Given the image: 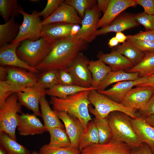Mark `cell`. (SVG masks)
I'll return each instance as SVG.
<instances>
[{
    "instance_id": "2e32d148",
    "label": "cell",
    "mask_w": 154,
    "mask_h": 154,
    "mask_svg": "<svg viewBox=\"0 0 154 154\" xmlns=\"http://www.w3.org/2000/svg\"><path fill=\"white\" fill-rule=\"evenodd\" d=\"M137 5L135 0H110L108 8L97 23V29L109 26L123 11Z\"/></svg>"
},
{
    "instance_id": "836d02e7",
    "label": "cell",
    "mask_w": 154,
    "mask_h": 154,
    "mask_svg": "<svg viewBox=\"0 0 154 154\" xmlns=\"http://www.w3.org/2000/svg\"><path fill=\"white\" fill-rule=\"evenodd\" d=\"M22 8L17 0H0V15L5 22L13 16H18Z\"/></svg>"
},
{
    "instance_id": "d4e9b609",
    "label": "cell",
    "mask_w": 154,
    "mask_h": 154,
    "mask_svg": "<svg viewBox=\"0 0 154 154\" xmlns=\"http://www.w3.org/2000/svg\"><path fill=\"white\" fill-rule=\"evenodd\" d=\"M88 68L92 76V87L96 90L102 82L112 71L108 66L99 59L90 60Z\"/></svg>"
},
{
    "instance_id": "8992f818",
    "label": "cell",
    "mask_w": 154,
    "mask_h": 154,
    "mask_svg": "<svg viewBox=\"0 0 154 154\" xmlns=\"http://www.w3.org/2000/svg\"><path fill=\"white\" fill-rule=\"evenodd\" d=\"M22 106L15 93L10 95L0 107V132H5L16 141L18 113L21 112Z\"/></svg>"
},
{
    "instance_id": "7a4b0ae2",
    "label": "cell",
    "mask_w": 154,
    "mask_h": 154,
    "mask_svg": "<svg viewBox=\"0 0 154 154\" xmlns=\"http://www.w3.org/2000/svg\"><path fill=\"white\" fill-rule=\"evenodd\" d=\"M90 91L80 92L65 99L51 97L50 102L54 110L66 111L69 115L78 118L85 129L92 120L89 111L90 104L88 95Z\"/></svg>"
},
{
    "instance_id": "bcb514c9",
    "label": "cell",
    "mask_w": 154,
    "mask_h": 154,
    "mask_svg": "<svg viewBox=\"0 0 154 154\" xmlns=\"http://www.w3.org/2000/svg\"><path fill=\"white\" fill-rule=\"evenodd\" d=\"M137 4L141 6L144 12L147 14L154 15V0H135Z\"/></svg>"
},
{
    "instance_id": "44dd1931",
    "label": "cell",
    "mask_w": 154,
    "mask_h": 154,
    "mask_svg": "<svg viewBox=\"0 0 154 154\" xmlns=\"http://www.w3.org/2000/svg\"><path fill=\"white\" fill-rule=\"evenodd\" d=\"M139 25L134 15L128 13H121L110 25L98 30L97 35H103L111 32H122Z\"/></svg>"
},
{
    "instance_id": "8fae6325",
    "label": "cell",
    "mask_w": 154,
    "mask_h": 154,
    "mask_svg": "<svg viewBox=\"0 0 154 154\" xmlns=\"http://www.w3.org/2000/svg\"><path fill=\"white\" fill-rule=\"evenodd\" d=\"M154 94L152 88L136 86L126 94L120 103L126 108L138 110L146 106Z\"/></svg>"
},
{
    "instance_id": "484cf974",
    "label": "cell",
    "mask_w": 154,
    "mask_h": 154,
    "mask_svg": "<svg viewBox=\"0 0 154 154\" xmlns=\"http://www.w3.org/2000/svg\"><path fill=\"white\" fill-rule=\"evenodd\" d=\"M13 16L7 22L0 25V46L11 43L17 36L19 31L20 23L15 21Z\"/></svg>"
},
{
    "instance_id": "30bf717a",
    "label": "cell",
    "mask_w": 154,
    "mask_h": 154,
    "mask_svg": "<svg viewBox=\"0 0 154 154\" xmlns=\"http://www.w3.org/2000/svg\"><path fill=\"white\" fill-rule=\"evenodd\" d=\"M45 90L38 83L33 86L25 88L16 93L22 106L32 111L37 116H41L39 105L41 98L46 95Z\"/></svg>"
},
{
    "instance_id": "d6a6232c",
    "label": "cell",
    "mask_w": 154,
    "mask_h": 154,
    "mask_svg": "<svg viewBox=\"0 0 154 154\" xmlns=\"http://www.w3.org/2000/svg\"><path fill=\"white\" fill-rule=\"evenodd\" d=\"M50 135L49 145L60 148H66L71 146L70 139L64 128L56 127L49 129Z\"/></svg>"
},
{
    "instance_id": "11a10c76",
    "label": "cell",
    "mask_w": 154,
    "mask_h": 154,
    "mask_svg": "<svg viewBox=\"0 0 154 154\" xmlns=\"http://www.w3.org/2000/svg\"><path fill=\"white\" fill-rule=\"evenodd\" d=\"M0 154H7L5 149L1 145H0Z\"/></svg>"
},
{
    "instance_id": "ffe728a7",
    "label": "cell",
    "mask_w": 154,
    "mask_h": 154,
    "mask_svg": "<svg viewBox=\"0 0 154 154\" xmlns=\"http://www.w3.org/2000/svg\"><path fill=\"white\" fill-rule=\"evenodd\" d=\"M147 77H140L134 81H124L116 83L107 90L97 91L112 100L120 103L126 94L134 86L144 82Z\"/></svg>"
},
{
    "instance_id": "9f6ffc18",
    "label": "cell",
    "mask_w": 154,
    "mask_h": 154,
    "mask_svg": "<svg viewBox=\"0 0 154 154\" xmlns=\"http://www.w3.org/2000/svg\"><path fill=\"white\" fill-rule=\"evenodd\" d=\"M31 154H40L39 152H38L36 151H34L31 153Z\"/></svg>"
},
{
    "instance_id": "ab89813d",
    "label": "cell",
    "mask_w": 154,
    "mask_h": 154,
    "mask_svg": "<svg viewBox=\"0 0 154 154\" xmlns=\"http://www.w3.org/2000/svg\"><path fill=\"white\" fill-rule=\"evenodd\" d=\"M59 84L78 86V84L69 68L58 70Z\"/></svg>"
},
{
    "instance_id": "7dc6e473",
    "label": "cell",
    "mask_w": 154,
    "mask_h": 154,
    "mask_svg": "<svg viewBox=\"0 0 154 154\" xmlns=\"http://www.w3.org/2000/svg\"><path fill=\"white\" fill-rule=\"evenodd\" d=\"M132 154H154L150 147L147 144L142 145L135 149H132Z\"/></svg>"
},
{
    "instance_id": "ba28073f",
    "label": "cell",
    "mask_w": 154,
    "mask_h": 154,
    "mask_svg": "<svg viewBox=\"0 0 154 154\" xmlns=\"http://www.w3.org/2000/svg\"><path fill=\"white\" fill-rule=\"evenodd\" d=\"M7 66V75L5 80L13 92L16 93L26 88L33 86L37 83L38 75L22 68Z\"/></svg>"
},
{
    "instance_id": "f1b7e54d",
    "label": "cell",
    "mask_w": 154,
    "mask_h": 154,
    "mask_svg": "<svg viewBox=\"0 0 154 154\" xmlns=\"http://www.w3.org/2000/svg\"><path fill=\"white\" fill-rule=\"evenodd\" d=\"M144 53L141 62L127 70V72L138 73L139 77H147L154 74V52Z\"/></svg>"
},
{
    "instance_id": "7bdbcfd3",
    "label": "cell",
    "mask_w": 154,
    "mask_h": 154,
    "mask_svg": "<svg viewBox=\"0 0 154 154\" xmlns=\"http://www.w3.org/2000/svg\"><path fill=\"white\" fill-rule=\"evenodd\" d=\"M127 40H143L154 41V30L141 31L136 34L129 35Z\"/></svg>"
},
{
    "instance_id": "83f0119b",
    "label": "cell",
    "mask_w": 154,
    "mask_h": 154,
    "mask_svg": "<svg viewBox=\"0 0 154 154\" xmlns=\"http://www.w3.org/2000/svg\"><path fill=\"white\" fill-rule=\"evenodd\" d=\"M139 78L138 73L125 72L123 70L112 71L100 83L97 90H104L112 84L124 81H134Z\"/></svg>"
},
{
    "instance_id": "db71d44e",
    "label": "cell",
    "mask_w": 154,
    "mask_h": 154,
    "mask_svg": "<svg viewBox=\"0 0 154 154\" xmlns=\"http://www.w3.org/2000/svg\"><path fill=\"white\" fill-rule=\"evenodd\" d=\"M118 43L117 40L115 37H114L109 40L108 44L110 47H113L117 45Z\"/></svg>"
},
{
    "instance_id": "52a82bcc",
    "label": "cell",
    "mask_w": 154,
    "mask_h": 154,
    "mask_svg": "<svg viewBox=\"0 0 154 154\" xmlns=\"http://www.w3.org/2000/svg\"><path fill=\"white\" fill-rule=\"evenodd\" d=\"M39 12L35 10L30 14L26 13L23 8L21 9L20 14L23 16V21L17 36L11 43L21 42L26 39L34 41L41 38L43 25Z\"/></svg>"
},
{
    "instance_id": "ee69618b",
    "label": "cell",
    "mask_w": 154,
    "mask_h": 154,
    "mask_svg": "<svg viewBox=\"0 0 154 154\" xmlns=\"http://www.w3.org/2000/svg\"><path fill=\"white\" fill-rule=\"evenodd\" d=\"M14 93L5 81H0V107L3 105L7 99Z\"/></svg>"
},
{
    "instance_id": "816d5d0a",
    "label": "cell",
    "mask_w": 154,
    "mask_h": 154,
    "mask_svg": "<svg viewBox=\"0 0 154 154\" xmlns=\"http://www.w3.org/2000/svg\"><path fill=\"white\" fill-rule=\"evenodd\" d=\"M115 37L119 43H123L127 39V36L125 35L122 32L116 33Z\"/></svg>"
},
{
    "instance_id": "f907efd6",
    "label": "cell",
    "mask_w": 154,
    "mask_h": 154,
    "mask_svg": "<svg viewBox=\"0 0 154 154\" xmlns=\"http://www.w3.org/2000/svg\"><path fill=\"white\" fill-rule=\"evenodd\" d=\"M7 66H0V81L6 80L7 75Z\"/></svg>"
},
{
    "instance_id": "60d3db41",
    "label": "cell",
    "mask_w": 154,
    "mask_h": 154,
    "mask_svg": "<svg viewBox=\"0 0 154 154\" xmlns=\"http://www.w3.org/2000/svg\"><path fill=\"white\" fill-rule=\"evenodd\" d=\"M63 0H48L46 6L39 15L42 17L44 20L52 14L63 2Z\"/></svg>"
},
{
    "instance_id": "681fc988",
    "label": "cell",
    "mask_w": 154,
    "mask_h": 154,
    "mask_svg": "<svg viewBox=\"0 0 154 154\" xmlns=\"http://www.w3.org/2000/svg\"><path fill=\"white\" fill-rule=\"evenodd\" d=\"M149 86L154 88V74L147 77L145 82L136 86Z\"/></svg>"
},
{
    "instance_id": "f6af8a7d",
    "label": "cell",
    "mask_w": 154,
    "mask_h": 154,
    "mask_svg": "<svg viewBox=\"0 0 154 154\" xmlns=\"http://www.w3.org/2000/svg\"><path fill=\"white\" fill-rule=\"evenodd\" d=\"M137 113L138 117H145L154 115V94L146 106L137 110Z\"/></svg>"
},
{
    "instance_id": "5b68a950",
    "label": "cell",
    "mask_w": 154,
    "mask_h": 154,
    "mask_svg": "<svg viewBox=\"0 0 154 154\" xmlns=\"http://www.w3.org/2000/svg\"><path fill=\"white\" fill-rule=\"evenodd\" d=\"M52 45V43L42 38L34 41L26 39L17 48L16 53L21 60L35 68L46 56Z\"/></svg>"
},
{
    "instance_id": "ac0fdd59",
    "label": "cell",
    "mask_w": 154,
    "mask_h": 154,
    "mask_svg": "<svg viewBox=\"0 0 154 154\" xmlns=\"http://www.w3.org/2000/svg\"><path fill=\"white\" fill-rule=\"evenodd\" d=\"M35 114L22 113L18 115L17 128L20 135L41 134L46 131L44 125Z\"/></svg>"
},
{
    "instance_id": "cb8c5ba5",
    "label": "cell",
    "mask_w": 154,
    "mask_h": 154,
    "mask_svg": "<svg viewBox=\"0 0 154 154\" xmlns=\"http://www.w3.org/2000/svg\"><path fill=\"white\" fill-rule=\"evenodd\" d=\"M39 104L41 116L43 119L44 125L46 131L54 127H58L64 129V125L60 121L57 111L51 109L45 96L41 98Z\"/></svg>"
},
{
    "instance_id": "d590c367",
    "label": "cell",
    "mask_w": 154,
    "mask_h": 154,
    "mask_svg": "<svg viewBox=\"0 0 154 154\" xmlns=\"http://www.w3.org/2000/svg\"><path fill=\"white\" fill-rule=\"evenodd\" d=\"M37 82L45 89L59 84L58 70H49L43 72L38 75Z\"/></svg>"
},
{
    "instance_id": "7402d4cb",
    "label": "cell",
    "mask_w": 154,
    "mask_h": 154,
    "mask_svg": "<svg viewBox=\"0 0 154 154\" xmlns=\"http://www.w3.org/2000/svg\"><path fill=\"white\" fill-rule=\"evenodd\" d=\"M131 121L139 140L142 143L149 145L154 154V127L141 117L135 118H131Z\"/></svg>"
},
{
    "instance_id": "7c38bea8",
    "label": "cell",
    "mask_w": 154,
    "mask_h": 154,
    "mask_svg": "<svg viewBox=\"0 0 154 154\" xmlns=\"http://www.w3.org/2000/svg\"><path fill=\"white\" fill-rule=\"evenodd\" d=\"M90 61L82 52H80L69 68L79 86L85 88L92 87V76L88 68Z\"/></svg>"
},
{
    "instance_id": "f5cc1de1",
    "label": "cell",
    "mask_w": 154,
    "mask_h": 154,
    "mask_svg": "<svg viewBox=\"0 0 154 154\" xmlns=\"http://www.w3.org/2000/svg\"><path fill=\"white\" fill-rule=\"evenodd\" d=\"M141 117L143 118L150 125L154 127V115Z\"/></svg>"
},
{
    "instance_id": "4316f807",
    "label": "cell",
    "mask_w": 154,
    "mask_h": 154,
    "mask_svg": "<svg viewBox=\"0 0 154 154\" xmlns=\"http://www.w3.org/2000/svg\"><path fill=\"white\" fill-rule=\"evenodd\" d=\"M93 89L96 90L92 87L85 88L78 86L58 84L51 88L46 89L45 94L51 97L65 99L78 92Z\"/></svg>"
},
{
    "instance_id": "6f0895ef",
    "label": "cell",
    "mask_w": 154,
    "mask_h": 154,
    "mask_svg": "<svg viewBox=\"0 0 154 154\" xmlns=\"http://www.w3.org/2000/svg\"><path fill=\"white\" fill-rule=\"evenodd\" d=\"M31 1H32V2H35L36 1H38V0H31Z\"/></svg>"
},
{
    "instance_id": "e575fe53",
    "label": "cell",
    "mask_w": 154,
    "mask_h": 154,
    "mask_svg": "<svg viewBox=\"0 0 154 154\" xmlns=\"http://www.w3.org/2000/svg\"><path fill=\"white\" fill-rule=\"evenodd\" d=\"M94 121L97 129L99 143H106L111 141L113 135L107 117L105 118H95Z\"/></svg>"
},
{
    "instance_id": "603a6c76",
    "label": "cell",
    "mask_w": 154,
    "mask_h": 154,
    "mask_svg": "<svg viewBox=\"0 0 154 154\" xmlns=\"http://www.w3.org/2000/svg\"><path fill=\"white\" fill-rule=\"evenodd\" d=\"M97 57L108 64L112 71L127 70L134 66L129 60L116 50L109 53L100 51Z\"/></svg>"
},
{
    "instance_id": "b9f144b4",
    "label": "cell",
    "mask_w": 154,
    "mask_h": 154,
    "mask_svg": "<svg viewBox=\"0 0 154 154\" xmlns=\"http://www.w3.org/2000/svg\"><path fill=\"white\" fill-rule=\"evenodd\" d=\"M129 40L139 50L143 52H154V41L143 40Z\"/></svg>"
},
{
    "instance_id": "8d00e7d4",
    "label": "cell",
    "mask_w": 154,
    "mask_h": 154,
    "mask_svg": "<svg viewBox=\"0 0 154 154\" xmlns=\"http://www.w3.org/2000/svg\"><path fill=\"white\" fill-rule=\"evenodd\" d=\"M64 2L73 7L82 19L86 11L96 5L97 1L95 0H65Z\"/></svg>"
},
{
    "instance_id": "1f68e13d",
    "label": "cell",
    "mask_w": 154,
    "mask_h": 154,
    "mask_svg": "<svg viewBox=\"0 0 154 154\" xmlns=\"http://www.w3.org/2000/svg\"><path fill=\"white\" fill-rule=\"evenodd\" d=\"M16 141L5 132H0V144L7 154H31L29 150Z\"/></svg>"
},
{
    "instance_id": "d6986e66",
    "label": "cell",
    "mask_w": 154,
    "mask_h": 154,
    "mask_svg": "<svg viewBox=\"0 0 154 154\" xmlns=\"http://www.w3.org/2000/svg\"><path fill=\"white\" fill-rule=\"evenodd\" d=\"M57 113L59 119L64 123L71 146L78 149L80 138L84 129L81 122L77 118L69 115L66 111H57Z\"/></svg>"
},
{
    "instance_id": "4fadbf2b",
    "label": "cell",
    "mask_w": 154,
    "mask_h": 154,
    "mask_svg": "<svg viewBox=\"0 0 154 154\" xmlns=\"http://www.w3.org/2000/svg\"><path fill=\"white\" fill-rule=\"evenodd\" d=\"M21 42L7 44L0 46V64L3 66H11L22 68L37 74L39 71L21 60L16 53L17 48Z\"/></svg>"
},
{
    "instance_id": "4dcf8cb0",
    "label": "cell",
    "mask_w": 154,
    "mask_h": 154,
    "mask_svg": "<svg viewBox=\"0 0 154 154\" xmlns=\"http://www.w3.org/2000/svg\"><path fill=\"white\" fill-rule=\"evenodd\" d=\"M116 50L129 60L134 66L141 62L144 55V52L139 50L128 40L119 46Z\"/></svg>"
},
{
    "instance_id": "277c9868",
    "label": "cell",
    "mask_w": 154,
    "mask_h": 154,
    "mask_svg": "<svg viewBox=\"0 0 154 154\" xmlns=\"http://www.w3.org/2000/svg\"><path fill=\"white\" fill-rule=\"evenodd\" d=\"M88 99L90 104L94 106L93 108L89 106V112L95 118H106L110 113L115 111L124 112L132 118L138 117L137 110L125 107L121 103L116 102L100 93L96 89L90 91Z\"/></svg>"
},
{
    "instance_id": "6da1fadb",
    "label": "cell",
    "mask_w": 154,
    "mask_h": 154,
    "mask_svg": "<svg viewBox=\"0 0 154 154\" xmlns=\"http://www.w3.org/2000/svg\"><path fill=\"white\" fill-rule=\"evenodd\" d=\"M88 46V42L74 36L56 40L45 59L35 68L39 72L69 68L78 54Z\"/></svg>"
},
{
    "instance_id": "f546056e",
    "label": "cell",
    "mask_w": 154,
    "mask_h": 154,
    "mask_svg": "<svg viewBox=\"0 0 154 154\" xmlns=\"http://www.w3.org/2000/svg\"><path fill=\"white\" fill-rule=\"evenodd\" d=\"M99 143L98 131L94 120L88 123L80 137L78 149L81 150L95 144Z\"/></svg>"
},
{
    "instance_id": "e0dca14e",
    "label": "cell",
    "mask_w": 154,
    "mask_h": 154,
    "mask_svg": "<svg viewBox=\"0 0 154 154\" xmlns=\"http://www.w3.org/2000/svg\"><path fill=\"white\" fill-rule=\"evenodd\" d=\"M82 20L76 11L64 1L52 14L42 21V24L63 23L78 25L81 24Z\"/></svg>"
},
{
    "instance_id": "3957f363",
    "label": "cell",
    "mask_w": 154,
    "mask_h": 154,
    "mask_svg": "<svg viewBox=\"0 0 154 154\" xmlns=\"http://www.w3.org/2000/svg\"><path fill=\"white\" fill-rule=\"evenodd\" d=\"M107 118L112 131L113 139L125 143L132 149L142 145L143 143L133 127L129 116L121 112L115 111L110 113Z\"/></svg>"
},
{
    "instance_id": "9a60e30c",
    "label": "cell",
    "mask_w": 154,
    "mask_h": 154,
    "mask_svg": "<svg viewBox=\"0 0 154 154\" xmlns=\"http://www.w3.org/2000/svg\"><path fill=\"white\" fill-rule=\"evenodd\" d=\"M132 149L125 143L112 139L105 144L93 145L80 151V154H132Z\"/></svg>"
},
{
    "instance_id": "9c48e42d",
    "label": "cell",
    "mask_w": 154,
    "mask_h": 154,
    "mask_svg": "<svg viewBox=\"0 0 154 154\" xmlns=\"http://www.w3.org/2000/svg\"><path fill=\"white\" fill-rule=\"evenodd\" d=\"M100 13L97 4L91 9L86 10L82 19L81 26L74 36L88 43L92 41L97 36L96 26Z\"/></svg>"
},
{
    "instance_id": "c3c4849f",
    "label": "cell",
    "mask_w": 154,
    "mask_h": 154,
    "mask_svg": "<svg viewBox=\"0 0 154 154\" xmlns=\"http://www.w3.org/2000/svg\"><path fill=\"white\" fill-rule=\"evenodd\" d=\"M110 0H98L97 6L98 10L103 13L105 12L108 6Z\"/></svg>"
},
{
    "instance_id": "74e56055",
    "label": "cell",
    "mask_w": 154,
    "mask_h": 154,
    "mask_svg": "<svg viewBox=\"0 0 154 154\" xmlns=\"http://www.w3.org/2000/svg\"><path fill=\"white\" fill-rule=\"evenodd\" d=\"M40 154H80V151L73 146L66 148L52 147L48 144L42 146L39 150Z\"/></svg>"
},
{
    "instance_id": "5bb4252c",
    "label": "cell",
    "mask_w": 154,
    "mask_h": 154,
    "mask_svg": "<svg viewBox=\"0 0 154 154\" xmlns=\"http://www.w3.org/2000/svg\"><path fill=\"white\" fill-rule=\"evenodd\" d=\"M76 25L63 23H55L43 25L41 37L52 43L54 41L71 36L76 34Z\"/></svg>"
},
{
    "instance_id": "f35d334b",
    "label": "cell",
    "mask_w": 154,
    "mask_h": 154,
    "mask_svg": "<svg viewBox=\"0 0 154 154\" xmlns=\"http://www.w3.org/2000/svg\"><path fill=\"white\" fill-rule=\"evenodd\" d=\"M134 16L137 21L145 27V31L154 30V15L143 12L134 15Z\"/></svg>"
}]
</instances>
